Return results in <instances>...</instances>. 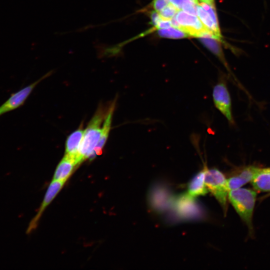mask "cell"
Listing matches in <instances>:
<instances>
[{
    "label": "cell",
    "instance_id": "cell-1",
    "mask_svg": "<svg viewBox=\"0 0 270 270\" xmlns=\"http://www.w3.org/2000/svg\"><path fill=\"white\" fill-rule=\"evenodd\" d=\"M106 112L102 106H100L84 130L78 154L80 163L87 158L92 160L94 150L101 137Z\"/></svg>",
    "mask_w": 270,
    "mask_h": 270
},
{
    "label": "cell",
    "instance_id": "cell-2",
    "mask_svg": "<svg viewBox=\"0 0 270 270\" xmlns=\"http://www.w3.org/2000/svg\"><path fill=\"white\" fill-rule=\"evenodd\" d=\"M256 192L255 190L246 188H238L230 190L228 198L240 218L252 230V218Z\"/></svg>",
    "mask_w": 270,
    "mask_h": 270
},
{
    "label": "cell",
    "instance_id": "cell-3",
    "mask_svg": "<svg viewBox=\"0 0 270 270\" xmlns=\"http://www.w3.org/2000/svg\"><path fill=\"white\" fill-rule=\"evenodd\" d=\"M204 182L207 188L215 197L224 213L227 210V198L229 190L227 179L224 175L216 168L208 169L206 164Z\"/></svg>",
    "mask_w": 270,
    "mask_h": 270
},
{
    "label": "cell",
    "instance_id": "cell-4",
    "mask_svg": "<svg viewBox=\"0 0 270 270\" xmlns=\"http://www.w3.org/2000/svg\"><path fill=\"white\" fill-rule=\"evenodd\" d=\"M174 18L178 24V28L183 30L190 36H212L196 15L190 14L180 10Z\"/></svg>",
    "mask_w": 270,
    "mask_h": 270
},
{
    "label": "cell",
    "instance_id": "cell-5",
    "mask_svg": "<svg viewBox=\"0 0 270 270\" xmlns=\"http://www.w3.org/2000/svg\"><path fill=\"white\" fill-rule=\"evenodd\" d=\"M212 98L216 108L230 123H233L230 98L226 82L222 76L219 78L213 88Z\"/></svg>",
    "mask_w": 270,
    "mask_h": 270
},
{
    "label": "cell",
    "instance_id": "cell-6",
    "mask_svg": "<svg viewBox=\"0 0 270 270\" xmlns=\"http://www.w3.org/2000/svg\"><path fill=\"white\" fill-rule=\"evenodd\" d=\"M196 16L211 35L222 42V36L214 6L203 2L198 4Z\"/></svg>",
    "mask_w": 270,
    "mask_h": 270
},
{
    "label": "cell",
    "instance_id": "cell-7",
    "mask_svg": "<svg viewBox=\"0 0 270 270\" xmlns=\"http://www.w3.org/2000/svg\"><path fill=\"white\" fill-rule=\"evenodd\" d=\"M50 74L51 72L46 74L43 77L30 84L16 92L11 94L8 99L0 106V116L22 106L36 86Z\"/></svg>",
    "mask_w": 270,
    "mask_h": 270
},
{
    "label": "cell",
    "instance_id": "cell-8",
    "mask_svg": "<svg viewBox=\"0 0 270 270\" xmlns=\"http://www.w3.org/2000/svg\"><path fill=\"white\" fill-rule=\"evenodd\" d=\"M65 182L52 180L44 196L42 203L35 216L32 220L26 230V233L29 234L34 230L38 222L46 207L54 199L62 188Z\"/></svg>",
    "mask_w": 270,
    "mask_h": 270
},
{
    "label": "cell",
    "instance_id": "cell-9",
    "mask_svg": "<svg viewBox=\"0 0 270 270\" xmlns=\"http://www.w3.org/2000/svg\"><path fill=\"white\" fill-rule=\"evenodd\" d=\"M258 168L248 166L227 179V185L230 190L240 188L248 182H251Z\"/></svg>",
    "mask_w": 270,
    "mask_h": 270
},
{
    "label": "cell",
    "instance_id": "cell-10",
    "mask_svg": "<svg viewBox=\"0 0 270 270\" xmlns=\"http://www.w3.org/2000/svg\"><path fill=\"white\" fill-rule=\"evenodd\" d=\"M78 164L76 159L65 154L56 169L53 180L66 182Z\"/></svg>",
    "mask_w": 270,
    "mask_h": 270
},
{
    "label": "cell",
    "instance_id": "cell-11",
    "mask_svg": "<svg viewBox=\"0 0 270 270\" xmlns=\"http://www.w3.org/2000/svg\"><path fill=\"white\" fill-rule=\"evenodd\" d=\"M116 99L112 102L108 109L102 126V132L98 144L94 150L92 160L94 159L97 155L102 154V150L108 139L110 131L112 120L114 108L116 106Z\"/></svg>",
    "mask_w": 270,
    "mask_h": 270
},
{
    "label": "cell",
    "instance_id": "cell-12",
    "mask_svg": "<svg viewBox=\"0 0 270 270\" xmlns=\"http://www.w3.org/2000/svg\"><path fill=\"white\" fill-rule=\"evenodd\" d=\"M205 168L198 172L190 180L188 186L187 194L194 198L208 192L204 182Z\"/></svg>",
    "mask_w": 270,
    "mask_h": 270
},
{
    "label": "cell",
    "instance_id": "cell-13",
    "mask_svg": "<svg viewBox=\"0 0 270 270\" xmlns=\"http://www.w3.org/2000/svg\"><path fill=\"white\" fill-rule=\"evenodd\" d=\"M84 132L80 126L68 137L66 144L65 154L76 159L80 164L78 154Z\"/></svg>",
    "mask_w": 270,
    "mask_h": 270
},
{
    "label": "cell",
    "instance_id": "cell-14",
    "mask_svg": "<svg viewBox=\"0 0 270 270\" xmlns=\"http://www.w3.org/2000/svg\"><path fill=\"white\" fill-rule=\"evenodd\" d=\"M251 183L256 190L270 192V168H258Z\"/></svg>",
    "mask_w": 270,
    "mask_h": 270
},
{
    "label": "cell",
    "instance_id": "cell-15",
    "mask_svg": "<svg viewBox=\"0 0 270 270\" xmlns=\"http://www.w3.org/2000/svg\"><path fill=\"white\" fill-rule=\"evenodd\" d=\"M199 39L207 48L219 58L228 69V70L230 72L220 44L221 42L212 36H202L199 38Z\"/></svg>",
    "mask_w": 270,
    "mask_h": 270
},
{
    "label": "cell",
    "instance_id": "cell-16",
    "mask_svg": "<svg viewBox=\"0 0 270 270\" xmlns=\"http://www.w3.org/2000/svg\"><path fill=\"white\" fill-rule=\"evenodd\" d=\"M170 2L179 10L196 16L198 0H170Z\"/></svg>",
    "mask_w": 270,
    "mask_h": 270
},
{
    "label": "cell",
    "instance_id": "cell-17",
    "mask_svg": "<svg viewBox=\"0 0 270 270\" xmlns=\"http://www.w3.org/2000/svg\"><path fill=\"white\" fill-rule=\"evenodd\" d=\"M96 48L99 58H109L118 56L122 46L119 44L112 46L100 44Z\"/></svg>",
    "mask_w": 270,
    "mask_h": 270
},
{
    "label": "cell",
    "instance_id": "cell-18",
    "mask_svg": "<svg viewBox=\"0 0 270 270\" xmlns=\"http://www.w3.org/2000/svg\"><path fill=\"white\" fill-rule=\"evenodd\" d=\"M158 34L163 38H182L190 36L188 34L180 28L170 26L168 28L158 30Z\"/></svg>",
    "mask_w": 270,
    "mask_h": 270
},
{
    "label": "cell",
    "instance_id": "cell-19",
    "mask_svg": "<svg viewBox=\"0 0 270 270\" xmlns=\"http://www.w3.org/2000/svg\"><path fill=\"white\" fill-rule=\"evenodd\" d=\"M178 10H180L175 6L170 3L158 13L162 19L170 20L175 16Z\"/></svg>",
    "mask_w": 270,
    "mask_h": 270
},
{
    "label": "cell",
    "instance_id": "cell-20",
    "mask_svg": "<svg viewBox=\"0 0 270 270\" xmlns=\"http://www.w3.org/2000/svg\"><path fill=\"white\" fill-rule=\"evenodd\" d=\"M170 4V0H154L152 6L154 10L159 12Z\"/></svg>",
    "mask_w": 270,
    "mask_h": 270
},
{
    "label": "cell",
    "instance_id": "cell-21",
    "mask_svg": "<svg viewBox=\"0 0 270 270\" xmlns=\"http://www.w3.org/2000/svg\"><path fill=\"white\" fill-rule=\"evenodd\" d=\"M151 19V24L156 28L160 22L162 20L159 13L158 12L154 10L152 11L150 14Z\"/></svg>",
    "mask_w": 270,
    "mask_h": 270
},
{
    "label": "cell",
    "instance_id": "cell-22",
    "mask_svg": "<svg viewBox=\"0 0 270 270\" xmlns=\"http://www.w3.org/2000/svg\"><path fill=\"white\" fill-rule=\"evenodd\" d=\"M202 2L206 3L208 4L214 6V0H200Z\"/></svg>",
    "mask_w": 270,
    "mask_h": 270
}]
</instances>
